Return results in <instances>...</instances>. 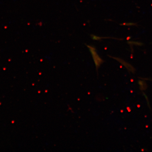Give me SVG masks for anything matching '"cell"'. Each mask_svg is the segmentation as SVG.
<instances>
[{
	"label": "cell",
	"instance_id": "6da1fadb",
	"mask_svg": "<svg viewBox=\"0 0 152 152\" xmlns=\"http://www.w3.org/2000/svg\"><path fill=\"white\" fill-rule=\"evenodd\" d=\"M87 46L89 50L91 52L92 56L93 59H94V61L97 70H98V69L99 67L104 62V61L101 58L99 55L98 54L96 50L94 48V47L90 45H87Z\"/></svg>",
	"mask_w": 152,
	"mask_h": 152
},
{
	"label": "cell",
	"instance_id": "7a4b0ae2",
	"mask_svg": "<svg viewBox=\"0 0 152 152\" xmlns=\"http://www.w3.org/2000/svg\"><path fill=\"white\" fill-rule=\"evenodd\" d=\"M129 43L130 45H135L137 46H142L143 45L142 43L140 42H134V41L129 42Z\"/></svg>",
	"mask_w": 152,
	"mask_h": 152
},
{
	"label": "cell",
	"instance_id": "3957f363",
	"mask_svg": "<svg viewBox=\"0 0 152 152\" xmlns=\"http://www.w3.org/2000/svg\"><path fill=\"white\" fill-rule=\"evenodd\" d=\"M125 25L126 26H134L135 25V24L134 23H125Z\"/></svg>",
	"mask_w": 152,
	"mask_h": 152
}]
</instances>
